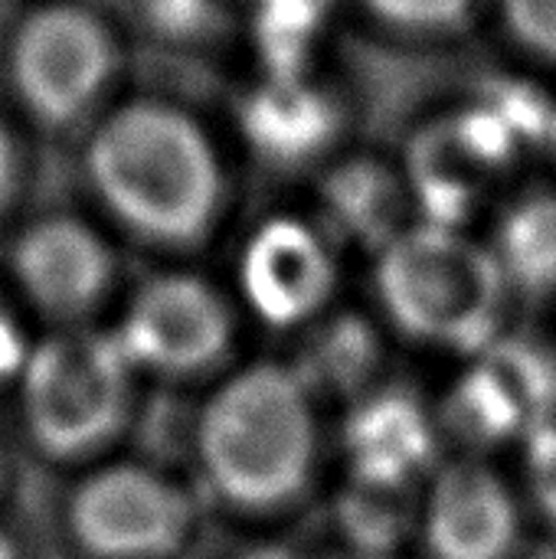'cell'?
Instances as JSON below:
<instances>
[{"label": "cell", "mask_w": 556, "mask_h": 559, "mask_svg": "<svg viewBox=\"0 0 556 559\" xmlns=\"http://www.w3.org/2000/svg\"><path fill=\"white\" fill-rule=\"evenodd\" d=\"M85 170L102 206L161 246L206 236L223 203V164L210 134L164 102H128L105 115L88 138Z\"/></svg>", "instance_id": "obj_1"}, {"label": "cell", "mask_w": 556, "mask_h": 559, "mask_svg": "<svg viewBox=\"0 0 556 559\" xmlns=\"http://www.w3.org/2000/svg\"><path fill=\"white\" fill-rule=\"evenodd\" d=\"M210 485L236 508L292 501L315 465V416L305 383L275 364L236 373L210 400L197 429Z\"/></svg>", "instance_id": "obj_2"}, {"label": "cell", "mask_w": 556, "mask_h": 559, "mask_svg": "<svg viewBox=\"0 0 556 559\" xmlns=\"http://www.w3.org/2000/svg\"><path fill=\"white\" fill-rule=\"evenodd\" d=\"M505 278L492 249L436 223L397 233L377 269V288L397 328L452 350L492 344Z\"/></svg>", "instance_id": "obj_3"}, {"label": "cell", "mask_w": 556, "mask_h": 559, "mask_svg": "<svg viewBox=\"0 0 556 559\" xmlns=\"http://www.w3.org/2000/svg\"><path fill=\"white\" fill-rule=\"evenodd\" d=\"M128 370L115 334L66 331L33 347L20 373L33 442L52 459L105 445L128 413Z\"/></svg>", "instance_id": "obj_4"}, {"label": "cell", "mask_w": 556, "mask_h": 559, "mask_svg": "<svg viewBox=\"0 0 556 559\" xmlns=\"http://www.w3.org/2000/svg\"><path fill=\"white\" fill-rule=\"evenodd\" d=\"M118 66L111 29L79 3L33 10L10 39V82L23 108L52 128L85 118Z\"/></svg>", "instance_id": "obj_5"}, {"label": "cell", "mask_w": 556, "mask_h": 559, "mask_svg": "<svg viewBox=\"0 0 556 559\" xmlns=\"http://www.w3.org/2000/svg\"><path fill=\"white\" fill-rule=\"evenodd\" d=\"M190 498L157 472L115 465L82 481L69 504L75 544L95 559H164L187 540Z\"/></svg>", "instance_id": "obj_6"}, {"label": "cell", "mask_w": 556, "mask_h": 559, "mask_svg": "<svg viewBox=\"0 0 556 559\" xmlns=\"http://www.w3.org/2000/svg\"><path fill=\"white\" fill-rule=\"evenodd\" d=\"M115 337L131 364L187 377L226 354L233 318L213 285L193 275H161L134 295Z\"/></svg>", "instance_id": "obj_7"}, {"label": "cell", "mask_w": 556, "mask_h": 559, "mask_svg": "<svg viewBox=\"0 0 556 559\" xmlns=\"http://www.w3.org/2000/svg\"><path fill=\"white\" fill-rule=\"evenodd\" d=\"M242 295L259 318L292 328L321 311L338 282L328 239L301 219H269L252 233L239 262Z\"/></svg>", "instance_id": "obj_8"}, {"label": "cell", "mask_w": 556, "mask_h": 559, "mask_svg": "<svg viewBox=\"0 0 556 559\" xmlns=\"http://www.w3.org/2000/svg\"><path fill=\"white\" fill-rule=\"evenodd\" d=\"M10 265L23 295L52 318L92 311L115 272L102 236L72 216H46L23 229Z\"/></svg>", "instance_id": "obj_9"}, {"label": "cell", "mask_w": 556, "mask_h": 559, "mask_svg": "<svg viewBox=\"0 0 556 559\" xmlns=\"http://www.w3.org/2000/svg\"><path fill=\"white\" fill-rule=\"evenodd\" d=\"M433 559H508L518 544V504L505 481L485 465H449L423 514Z\"/></svg>", "instance_id": "obj_10"}, {"label": "cell", "mask_w": 556, "mask_h": 559, "mask_svg": "<svg viewBox=\"0 0 556 559\" xmlns=\"http://www.w3.org/2000/svg\"><path fill=\"white\" fill-rule=\"evenodd\" d=\"M551 380V367L541 354L518 344H488L482 364L456 396V416L472 436L501 439L518 432L528 439L541 426L554 423L547 409L554 403Z\"/></svg>", "instance_id": "obj_11"}, {"label": "cell", "mask_w": 556, "mask_h": 559, "mask_svg": "<svg viewBox=\"0 0 556 559\" xmlns=\"http://www.w3.org/2000/svg\"><path fill=\"white\" fill-rule=\"evenodd\" d=\"M347 449L357 481L406 488L433 455V429L413 400L383 393L351 416Z\"/></svg>", "instance_id": "obj_12"}, {"label": "cell", "mask_w": 556, "mask_h": 559, "mask_svg": "<svg viewBox=\"0 0 556 559\" xmlns=\"http://www.w3.org/2000/svg\"><path fill=\"white\" fill-rule=\"evenodd\" d=\"M246 121L256 144H262L275 157L315 154L334 128L328 102L318 92L298 85L292 72H282L275 85L262 88L252 98Z\"/></svg>", "instance_id": "obj_13"}, {"label": "cell", "mask_w": 556, "mask_h": 559, "mask_svg": "<svg viewBox=\"0 0 556 559\" xmlns=\"http://www.w3.org/2000/svg\"><path fill=\"white\" fill-rule=\"evenodd\" d=\"M331 210L334 216L351 229V233H364V236H380L390 229L393 219V183L387 180V174L374 164H354L347 170H341L331 183Z\"/></svg>", "instance_id": "obj_14"}, {"label": "cell", "mask_w": 556, "mask_h": 559, "mask_svg": "<svg viewBox=\"0 0 556 559\" xmlns=\"http://www.w3.org/2000/svg\"><path fill=\"white\" fill-rule=\"evenodd\" d=\"M357 491L344 504V521L351 534L360 540L357 554H377L383 557V547L397 540L403 527V508L397 504V485H374V481H354Z\"/></svg>", "instance_id": "obj_15"}, {"label": "cell", "mask_w": 556, "mask_h": 559, "mask_svg": "<svg viewBox=\"0 0 556 559\" xmlns=\"http://www.w3.org/2000/svg\"><path fill=\"white\" fill-rule=\"evenodd\" d=\"M367 3L387 23L406 29H446L456 26L472 10L475 0H367Z\"/></svg>", "instance_id": "obj_16"}, {"label": "cell", "mask_w": 556, "mask_h": 559, "mask_svg": "<svg viewBox=\"0 0 556 559\" xmlns=\"http://www.w3.org/2000/svg\"><path fill=\"white\" fill-rule=\"evenodd\" d=\"M501 10L528 49L556 62V0H501Z\"/></svg>", "instance_id": "obj_17"}, {"label": "cell", "mask_w": 556, "mask_h": 559, "mask_svg": "<svg viewBox=\"0 0 556 559\" xmlns=\"http://www.w3.org/2000/svg\"><path fill=\"white\" fill-rule=\"evenodd\" d=\"M524 459V478L534 504L556 521V419L531 432Z\"/></svg>", "instance_id": "obj_18"}, {"label": "cell", "mask_w": 556, "mask_h": 559, "mask_svg": "<svg viewBox=\"0 0 556 559\" xmlns=\"http://www.w3.org/2000/svg\"><path fill=\"white\" fill-rule=\"evenodd\" d=\"M321 364L328 367L331 383L347 380L354 373H367L370 360H374V344L370 334L357 324H338V331H331L321 344Z\"/></svg>", "instance_id": "obj_19"}, {"label": "cell", "mask_w": 556, "mask_h": 559, "mask_svg": "<svg viewBox=\"0 0 556 559\" xmlns=\"http://www.w3.org/2000/svg\"><path fill=\"white\" fill-rule=\"evenodd\" d=\"M26 357H29V350L20 334V324L13 318V311L7 308V301L0 298V383L23 373Z\"/></svg>", "instance_id": "obj_20"}, {"label": "cell", "mask_w": 556, "mask_h": 559, "mask_svg": "<svg viewBox=\"0 0 556 559\" xmlns=\"http://www.w3.org/2000/svg\"><path fill=\"white\" fill-rule=\"evenodd\" d=\"M16 170H20V160H16L13 134H10V131H7V124L0 121V216H3V210L10 206V200H13V190H16Z\"/></svg>", "instance_id": "obj_21"}, {"label": "cell", "mask_w": 556, "mask_h": 559, "mask_svg": "<svg viewBox=\"0 0 556 559\" xmlns=\"http://www.w3.org/2000/svg\"><path fill=\"white\" fill-rule=\"evenodd\" d=\"M0 559H20L16 557V550H13V544L0 534Z\"/></svg>", "instance_id": "obj_22"}, {"label": "cell", "mask_w": 556, "mask_h": 559, "mask_svg": "<svg viewBox=\"0 0 556 559\" xmlns=\"http://www.w3.org/2000/svg\"><path fill=\"white\" fill-rule=\"evenodd\" d=\"M341 559H387V557H377V554H351V557H341Z\"/></svg>", "instance_id": "obj_23"}]
</instances>
